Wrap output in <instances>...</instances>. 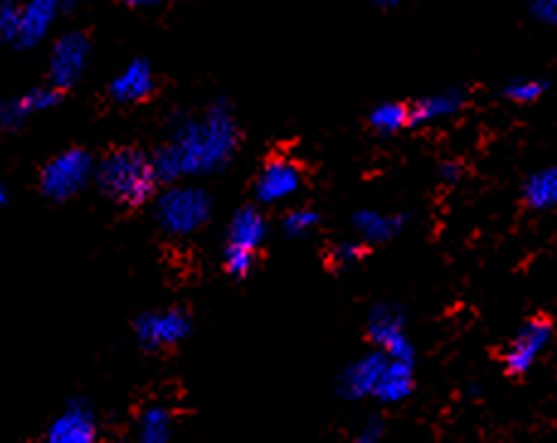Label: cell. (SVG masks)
Instances as JSON below:
<instances>
[{
  "mask_svg": "<svg viewBox=\"0 0 557 443\" xmlns=\"http://www.w3.org/2000/svg\"><path fill=\"white\" fill-rule=\"evenodd\" d=\"M239 144L234 112L216 100L202 115H181L173 120L169 141L153 151V169L161 183L173 185L188 176H202L224 169Z\"/></svg>",
  "mask_w": 557,
  "mask_h": 443,
  "instance_id": "1",
  "label": "cell"
},
{
  "mask_svg": "<svg viewBox=\"0 0 557 443\" xmlns=\"http://www.w3.org/2000/svg\"><path fill=\"white\" fill-rule=\"evenodd\" d=\"M96 181L102 195L122 208H141L161 183L149 153L129 147L108 153L96 171Z\"/></svg>",
  "mask_w": 557,
  "mask_h": 443,
  "instance_id": "2",
  "label": "cell"
},
{
  "mask_svg": "<svg viewBox=\"0 0 557 443\" xmlns=\"http://www.w3.org/2000/svg\"><path fill=\"white\" fill-rule=\"evenodd\" d=\"M212 198L208 190L195 185H171L157 198L153 218L169 236H190L210 220Z\"/></svg>",
  "mask_w": 557,
  "mask_h": 443,
  "instance_id": "3",
  "label": "cell"
},
{
  "mask_svg": "<svg viewBox=\"0 0 557 443\" xmlns=\"http://www.w3.org/2000/svg\"><path fill=\"white\" fill-rule=\"evenodd\" d=\"M92 176V157L86 149H66L45 163L39 173V188L45 198L66 202L86 188Z\"/></svg>",
  "mask_w": 557,
  "mask_h": 443,
  "instance_id": "4",
  "label": "cell"
},
{
  "mask_svg": "<svg viewBox=\"0 0 557 443\" xmlns=\"http://www.w3.org/2000/svg\"><path fill=\"white\" fill-rule=\"evenodd\" d=\"M190 334V317L185 310H157L144 312L137 322H134V336L144 352H161V348H171L181 344L185 336Z\"/></svg>",
  "mask_w": 557,
  "mask_h": 443,
  "instance_id": "5",
  "label": "cell"
},
{
  "mask_svg": "<svg viewBox=\"0 0 557 443\" xmlns=\"http://www.w3.org/2000/svg\"><path fill=\"white\" fill-rule=\"evenodd\" d=\"M90 42L86 35L66 33L57 39L49 54V81L59 90L74 88L88 66Z\"/></svg>",
  "mask_w": 557,
  "mask_h": 443,
  "instance_id": "6",
  "label": "cell"
},
{
  "mask_svg": "<svg viewBox=\"0 0 557 443\" xmlns=\"http://www.w3.org/2000/svg\"><path fill=\"white\" fill-rule=\"evenodd\" d=\"M368 336L389 358L414 364V346L405 334V317L395 305H375L368 315Z\"/></svg>",
  "mask_w": 557,
  "mask_h": 443,
  "instance_id": "7",
  "label": "cell"
},
{
  "mask_svg": "<svg viewBox=\"0 0 557 443\" xmlns=\"http://www.w3.org/2000/svg\"><path fill=\"white\" fill-rule=\"evenodd\" d=\"M553 327L545 319H531L525 322L519 334L513 336L507 352H504V366L511 376H525L533 368L535 360L545 352V346L550 344Z\"/></svg>",
  "mask_w": 557,
  "mask_h": 443,
  "instance_id": "8",
  "label": "cell"
},
{
  "mask_svg": "<svg viewBox=\"0 0 557 443\" xmlns=\"http://www.w3.org/2000/svg\"><path fill=\"white\" fill-rule=\"evenodd\" d=\"M302 185V171L297 169V163L287 159H273L268 161L263 171L258 173L253 193L256 200L263 205L283 202L300 190Z\"/></svg>",
  "mask_w": 557,
  "mask_h": 443,
  "instance_id": "9",
  "label": "cell"
},
{
  "mask_svg": "<svg viewBox=\"0 0 557 443\" xmlns=\"http://www.w3.org/2000/svg\"><path fill=\"white\" fill-rule=\"evenodd\" d=\"M98 439L96 415L86 399H71L69 407L51 421L49 443H92Z\"/></svg>",
  "mask_w": 557,
  "mask_h": 443,
  "instance_id": "10",
  "label": "cell"
},
{
  "mask_svg": "<svg viewBox=\"0 0 557 443\" xmlns=\"http://www.w3.org/2000/svg\"><path fill=\"white\" fill-rule=\"evenodd\" d=\"M387 364H389V356L383 352V348L358 358L356 364H350L344 370V376L338 378V393L348 399H363L370 395L375 397V390L380 385V378H383Z\"/></svg>",
  "mask_w": 557,
  "mask_h": 443,
  "instance_id": "11",
  "label": "cell"
},
{
  "mask_svg": "<svg viewBox=\"0 0 557 443\" xmlns=\"http://www.w3.org/2000/svg\"><path fill=\"white\" fill-rule=\"evenodd\" d=\"M153 90V74L149 61L134 59L129 64L120 71V74L112 78L110 84V96L120 106H132V102H141L149 98Z\"/></svg>",
  "mask_w": 557,
  "mask_h": 443,
  "instance_id": "12",
  "label": "cell"
},
{
  "mask_svg": "<svg viewBox=\"0 0 557 443\" xmlns=\"http://www.w3.org/2000/svg\"><path fill=\"white\" fill-rule=\"evenodd\" d=\"M61 5H64V0H25L20 5L23 8V25H20L17 47L29 49L42 42L54 25Z\"/></svg>",
  "mask_w": 557,
  "mask_h": 443,
  "instance_id": "13",
  "label": "cell"
},
{
  "mask_svg": "<svg viewBox=\"0 0 557 443\" xmlns=\"http://www.w3.org/2000/svg\"><path fill=\"white\" fill-rule=\"evenodd\" d=\"M59 100H61V90L54 86L33 88V90L23 93V96L3 102V108H0V122H3L5 130H15L23 125L29 115H35V112H45L49 108H57Z\"/></svg>",
  "mask_w": 557,
  "mask_h": 443,
  "instance_id": "14",
  "label": "cell"
},
{
  "mask_svg": "<svg viewBox=\"0 0 557 443\" xmlns=\"http://www.w3.org/2000/svg\"><path fill=\"white\" fill-rule=\"evenodd\" d=\"M466 100H468L466 93L460 88H450V90L433 93V96L421 98L411 106V125H429V122L458 115L462 106H466Z\"/></svg>",
  "mask_w": 557,
  "mask_h": 443,
  "instance_id": "15",
  "label": "cell"
},
{
  "mask_svg": "<svg viewBox=\"0 0 557 443\" xmlns=\"http://www.w3.org/2000/svg\"><path fill=\"white\" fill-rule=\"evenodd\" d=\"M411 390H414V364L409 360H397L389 358L383 378H380V385L375 390V397L385 405H397V402H405Z\"/></svg>",
  "mask_w": 557,
  "mask_h": 443,
  "instance_id": "16",
  "label": "cell"
},
{
  "mask_svg": "<svg viewBox=\"0 0 557 443\" xmlns=\"http://www.w3.org/2000/svg\"><path fill=\"white\" fill-rule=\"evenodd\" d=\"M265 239V218L263 212L253 208V205H246L239 212L234 214L230 222V230H226V244L244 246V249H258Z\"/></svg>",
  "mask_w": 557,
  "mask_h": 443,
  "instance_id": "17",
  "label": "cell"
},
{
  "mask_svg": "<svg viewBox=\"0 0 557 443\" xmlns=\"http://www.w3.org/2000/svg\"><path fill=\"white\" fill-rule=\"evenodd\" d=\"M354 226L360 239L368 244H385L401 232L405 218L401 214H385L377 210H360L354 214Z\"/></svg>",
  "mask_w": 557,
  "mask_h": 443,
  "instance_id": "18",
  "label": "cell"
},
{
  "mask_svg": "<svg viewBox=\"0 0 557 443\" xmlns=\"http://www.w3.org/2000/svg\"><path fill=\"white\" fill-rule=\"evenodd\" d=\"M523 200L533 210L557 208V167L535 171L523 185Z\"/></svg>",
  "mask_w": 557,
  "mask_h": 443,
  "instance_id": "19",
  "label": "cell"
},
{
  "mask_svg": "<svg viewBox=\"0 0 557 443\" xmlns=\"http://www.w3.org/2000/svg\"><path fill=\"white\" fill-rule=\"evenodd\" d=\"M368 122L380 134H397L411 125V106L395 100L380 102V106L370 110Z\"/></svg>",
  "mask_w": 557,
  "mask_h": 443,
  "instance_id": "20",
  "label": "cell"
},
{
  "mask_svg": "<svg viewBox=\"0 0 557 443\" xmlns=\"http://www.w3.org/2000/svg\"><path fill=\"white\" fill-rule=\"evenodd\" d=\"M173 434V417L166 407H149L139 419V441L166 443Z\"/></svg>",
  "mask_w": 557,
  "mask_h": 443,
  "instance_id": "21",
  "label": "cell"
},
{
  "mask_svg": "<svg viewBox=\"0 0 557 443\" xmlns=\"http://www.w3.org/2000/svg\"><path fill=\"white\" fill-rule=\"evenodd\" d=\"M548 84L545 81H535V78H519L511 81V84L504 88V96H507L511 102H521V106H529V102L539 100Z\"/></svg>",
  "mask_w": 557,
  "mask_h": 443,
  "instance_id": "22",
  "label": "cell"
},
{
  "mask_svg": "<svg viewBox=\"0 0 557 443\" xmlns=\"http://www.w3.org/2000/svg\"><path fill=\"white\" fill-rule=\"evenodd\" d=\"M256 261V251L253 249H244V246H234L226 244L224 249V268L226 273H232L234 278H244L251 273Z\"/></svg>",
  "mask_w": 557,
  "mask_h": 443,
  "instance_id": "23",
  "label": "cell"
},
{
  "mask_svg": "<svg viewBox=\"0 0 557 443\" xmlns=\"http://www.w3.org/2000/svg\"><path fill=\"white\" fill-rule=\"evenodd\" d=\"M20 25H23V8L15 0H3V5H0V37L5 42L17 45Z\"/></svg>",
  "mask_w": 557,
  "mask_h": 443,
  "instance_id": "24",
  "label": "cell"
},
{
  "mask_svg": "<svg viewBox=\"0 0 557 443\" xmlns=\"http://www.w3.org/2000/svg\"><path fill=\"white\" fill-rule=\"evenodd\" d=\"M317 222H319V214H317L314 210L297 208V210L285 214L283 232H285L287 236H302V234H307L309 230H312V226H314Z\"/></svg>",
  "mask_w": 557,
  "mask_h": 443,
  "instance_id": "25",
  "label": "cell"
},
{
  "mask_svg": "<svg viewBox=\"0 0 557 443\" xmlns=\"http://www.w3.org/2000/svg\"><path fill=\"white\" fill-rule=\"evenodd\" d=\"M360 256H363V249L356 242H344V244H336L332 249V256H329V261L338 268H348L360 261Z\"/></svg>",
  "mask_w": 557,
  "mask_h": 443,
  "instance_id": "26",
  "label": "cell"
},
{
  "mask_svg": "<svg viewBox=\"0 0 557 443\" xmlns=\"http://www.w3.org/2000/svg\"><path fill=\"white\" fill-rule=\"evenodd\" d=\"M531 15L545 25H557V0H529Z\"/></svg>",
  "mask_w": 557,
  "mask_h": 443,
  "instance_id": "27",
  "label": "cell"
},
{
  "mask_svg": "<svg viewBox=\"0 0 557 443\" xmlns=\"http://www.w3.org/2000/svg\"><path fill=\"white\" fill-rule=\"evenodd\" d=\"M383 434H385V424L380 419H370L368 424L363 427V431H360V436H358V441H363V443H373V441H380L383 439Z\"/></svg>",
  "mask_w": 557,
  "mask_h": 443,
  "instance_id": "28",
  "label": "cell"
},
{
  "mask_svg": "<svg viewBox=\"0 0 557 443\" xmlns=\"http://www.w3.org/2000/svg\"><path fill=\"white\" fill-rule=\"evenodd\" d=\"M441 179L446 181V183H456L460 179L458 163H443V167H441Z\"/></svg>",
  "mask_w": 557,
  "mask_h": 443,
  "instance_id": "29",
  "label": "cell"
},
{
  "mask_svg": "<svg viewBox=\"0 0 557 443\" xmlns=\"http://www.w3.org/2000/svg\"><path fill=\"white\" fill-rule=\"evenodd\" d=\"M127 3H129L132 8H151V5L163 3V0H127Z\"/></svg>",
  "mask_w": 557,
  "mask_h": 443,
  "instance_id": "30",
  "label": "cell"
},
{
  "mask_svg": "<svg viewBox=\"0 0 557 443\" xmlns=\"http://www.w3.org/2000/svg\"><path fill=\"white\" fill-rule=\"evenodd\" d=\"M370 3L377 5V8H395V5L401 3V0H370Z\"/></svg>",
  "mask_w": 557,
  "mask_h": 443,
  "instance_id": "31",
  "label": "cell"
},
{
  "mask_svg": "<svg viewBox=\"0 0 557 443\" xmlns=\"http://www.w3.org/2000/svg\"><path fill=\"white\" fill-rule=\"evenodd\" d=\"M0 202H8V185L3 183V185H0Z\"/></svg>",
  "mask_w": 557,
  "mask_h": 443,
  "instance_id": "32",
  "label": "cell"
},
{
  "mask_svg": "<svg viewBox=\"0 0 557 443\" xmlns=\"http://www.w3.org/2000/svg\"><path fill=\"white\" fill-rule=\"evenodd\" d=\"M81 0H64V8H76Z\"/></svg>",
  "mask_w": 557,
  "mask_h": 443,
  "instance_id": "33",
  "label": "cell"
}]
</instances>
